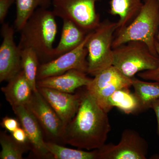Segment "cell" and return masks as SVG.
I'll use <instances>...</instances> for the list:
<instances>
[{
  "label": "cell",
  "instance_id": "obj_2",
  "mask_svg": "<svg viewBox=\"0 0 159 159\" xmlns=\"http://www.w3.org/2000/svg\"><path fill=\"white\" fill-rule=\"evenodd\" d=\"M56 17L53 11L39 8L21 30L19 48L34 50L40 63L54 59L53 44L57 31Z\"/></svg>",
  "mask_w": 159,
  "mask_h": 159
},
{
  "label": "cell",
  "instance_id": "obj_13",
  "mask_svg": "<svg viewBox=\"0 0 159 159\" xmlns=\"http://www.w3.org/2000/svg\"><path fill=\"white\" fill-rule=\"evenodd\" d=\"M38 90L66 126L77 113L81 93H70L47 88Z\"/></svg>",
  "mask_w": 159,
  "mask_h": 159
},
{
  "label": "cell",
  "instance_id": "obj_10",
  "mask_svg": "<svg viewBox=\"0 0 159 159\" xmlns=\"http://www.w3.org/2000/svg\"><path fill=\"white\" fill-rule=\"evenodd\" d=\"M132 86V78L125 77L113 66L103 70L94 76L86 89L93 96L97 103L108 113L107 100L115 91Z\"/></svg>",
  "mask_w": 159,
  "mask_h": 159
},
{
  "label": "cell",
  "instance_id": "obj_19",
  "mask_svg": "<svg viewBox=\"0 0 159 159\" xmlns=\"http://www.w3.org/2000/svg\"><path fill=\"white\" fill-rule=\"evenodd\" d=\"M134 93L140 103L141 111L151 108L152 104L159 98V83L147 82L134 77L132 78Z\"/></svg>",
  "mask_w": 159,
  "mask_h": 159
},
{
  "label": "cell",
  "instance_id": "obj_1",
  "mask_svg": "<svg viewBox=\"0 0 159 159\" xmlns=\"http://www.w3.org/2000/svg\"><path fill=\"white\" fill-rule=\"evenodd\" d=\"M107 114L87 90L81 93L77 113L66 125L64 145L88 151L101 148L111 130Z\"/></svg>",
  "mask_w": 159,
  "mask_h": 159
},
{
  "label": "cell",
  "instance_id": "obj_6",
  "mask_svg": "<svg viewBox=\"0 0 159 159\" xmlns=\"http://www.w3.org/2000/svg\"><path fill=\"white\" fill-rule=\"evenodd\" d=\"M102 0H52V11L56 17L69 19L87 32L100 24L96 4Z\"/></svg>",
  "mask_w": 159,
  "mask_h": 159
},
{
  "label": "cell",
  "instance_id": "obj_17",
  "mask_svg": "<svg viewBox=\"0 0 159 159\" xmlns=\"http://www.w3.org/2000/svg\"><path fill=\"white\" fill-rule=\"evenodd\" d=\"M143 0H110V13L119 17L116 31L128 26L138 14Z\"/></svg>",
  "mask_w": 159,
  "mask_h": 159
},
{
  "label": "cell",
  "instance_id": "obj_26",
  "mask_svg": "<svg viewBox=\"0 0 159 159\" xmlns=\"http://www.w3.org/2000/svg\"><path fill=\"white\" fill-rule=\"evenodd\" d=\"M15 3V0H0V23L4 24L9 8Z\"/></svg>",
  "mask_w": 159,
  "mask_h": 159
},
{
  "label": "cell",
  "instance_id": "obj_28",
  "mask_svg": "<svg viewBox=\"0 0 159 159\" xmlns=\"http://www.w3.org/2000/svg\"><path fill=\"white\" fill-rule=\"evenodd\" d=\"M151 108L153 110L156 116L157 123V134L159 138V98L152 103Z\"/></svg>",
  "mask_w": 159,
  "mask_h": 159
},
{
  "label": "cell",
  "instance_id": "obj_15",
  "mask_svg": "<svg viewBox=\"0 0 159 159\" xmlns=\"http://www.w3.org/2000/svg\"><path fill=\"white\" fill-rule=\"evenodd\" d=\"M1 88L6 100L11 107L26 106L31 100L34 90L22 70Z\"/></svg>",
  "mask_w": 159,
  "mask_h": 159
},
{
  "label": "cell",
  "instance_id": "obj_23",
  "mask_svg": "<svg viewBox=\"0 0 159 159\" xmlns=\"http://www.w3.org/2000/svg\"><path fill=\"white\" fill-rule=\"evenodd\" d=\"M22 71L34 92L38 91L37 74L39 60L34 50L30 48L20 49Z\"/></svg>",
  "mask_w": 159,
  "mask_h": 159
},
{
  "label": "cell",
  "instance_id": "obj_21",
  "mask_svg": "<svg viewBox=\"0 0 159 159\" xmlns=\"http://www.w3.org/2000/svg\"><path fill=\"white\" fill-rule=\"evenodd\" d=\"M0 144L1 159H22L24 153L31 150L29 143H20L4 131L0 133Z\"/></svg>",
  "mask_w": 159,
  "mask_h": 159
},
{
  "label": "cell",
  "instance_id": "obj_24",
  "mask_svg": "<svg viewBox=\"0 0 159 159\" xmlns=\"http://www.w3.org/2000/svg\"><path fill=\"white\" fill-rule=\"evenodd\" d=\"M156 48L159 58L158 65L157 68L152 70L142 71L137 74L139 77L145 80H151L159 83V43L155 42Z\"/></svg>",
  "mask_w": 159,
  "mask_h": 159
},
{
  "label": "cell",
  "instance_id": "obj_7",
  "mask_svg": "<svg viewBox=\"0 0 159 159\" xmlns=\"http://www.w3.org/2000/svg\"><path fill=\"white\" fill-rule=\"evenodd\" d=\"M97 150V159H146L148 145L136 131L127 129L118 144L105 143Z\"/></svg>",
  "mask_w": 159,
  "mask_h": 159
},
{
  "label": "cell",
  "instance_id": "obj_4",
  "mask_svg": "<svg viewBox=\"0 0 159 159\" xmlns=\"http://www.w3.org/2000/svg\"><path fill=\"white\" fill-rule=\"evenodd\" d=\"M118 23L108 19L100 22L98 27L90 32L86 43L88 51L87 74L95 76L112 66V44Z\"/></svg>",
  "mask_w": 159,
  "mask_h": 159
},
{
  "label": "cell",
  "instance_id": "obj_11",
  "mask_svg": "<svg viewBox=\"0 0 159 159\" xmlns=\"http://www.w3.org/2000/svg\"><path fill=\"white\" fill-rule=\"evenodd\" d=\"M14 29L8 23L2 24V41L0 46V82L9 81L22 70L21 50L14 41Z\"/></svg>",
  "mask_w": 159,
  "mask_h": 159
},
{
  "label": "cell",
  "instance_id": "obj_3",
  "mask_svg": "<svg viewBox=\"0 0 159 159\" xmlns=\"http://www.w3.org/2000/svg\"><path fill=\"white\" fill-rule=\"evenodd\" d=\"M159 31V0H143L141 9L133 21L115 33L113 49L131 41H140L145 43L152 53L158 57L155 42Z\"/></svg>",
  "mask_w": 159,
  "mask_h": 159
},
{
  "label": "cell",
  "instance_id": "obj_16",
  "mask_svg": "<svg viewBox=\"0 0 159 159\" xmlns=\"http://www.w3.org/2000/svg\"><path fill=\"white\" fill-rule=\"evenodd\" d=\"M63 25L59 43L54 48V58L78 47L89 32L84 31L69 19H63Z\"/></svg>",
  "mask_w": 159,
  "mask_h": 159
},
{
  "label": "cell",
  "instance_id": "obj_9",
  "mask_svg": "<svg viewBox=\"0 0 159 159\" xmlns=\"http://www.w3.org/2000/svg\"><path fill=\"white\" fill-rule=\"evenodd\" d=\"M90 32L84 41L75 49L48 62L40 64L37 80L61 75L72 70H77L87 74L88 61L87 58L88 51L86 43Z\"/></svg>",
  "mask_w": 159,
  "mask_h": 159
},
{
  "label": "cell",
  "instance_id": "obj_12",
  "mask_svg": "<svg viewBox=\"0 0 159 159\" xmlns=\"http://www.w3.org/2000/svg\"><path fill=\"white\" fill-rule=\"evenodd\" d=\"M21 126L27 133L31 150L39 159H53L46 146L43 133L39 123L26 106L12 107Z\"/></svg>",
  "mask_w": 159,
  "mask_h": 159
},
{
  "label": "cell",
  "instance_id": "obj_18",
  "mask_svg": "<svg viewBox=\"0 0 159 159\" xmlns=\"http://www.w3.org/2000/svg\"><path fill=\"white\" fill-rule=\"evenodd\" d=\"M107 107L110 111L114 107H117L126 114H135L141 112L140 103L134 93L129 88L117 90L109 97Z\"/></svg>",
  "mask_w": 159,
  "mask_h": 159
},
{
  "label": "cell",
  "instance_id": "obj_8",
  "mask_svg": "<svg viewBox=\"0 0 159 159\" xmlns=\"http://www.w3.org/2000/svg\"><path fill=\"white\" fill-rule=\"evenodd\" d=\"M26 106L37 119L47 138L46 142L64 145L66 125L38 90L34 92L31 100Z\"/></svg>",
  "mask_w": 159,
  "mask_h": 159
},
{
  "label": "cell",
  "instance_id": "obj_25",
  "mask_svg": "<svg viewBox=\"0 0 159 159\" xmlns=\"http://www.w3.org/2000/svg\"><path fill=\"white\" fill-rule=\"evenodd\" d=\"M1 126L10 133L20 127L21 124L18 119L6 116L3 118L1 122Z\"/></svg>",
  "mask_w": 159,
  "mask_h": 159
},
{
  "label": "cell",
  "instance_id": "obj_30",
  "mask_svg": "<svg viewBox=\"0 0 159 159\" xmlns=\"http://www.w3.org/2000/svg\"><path fill=\"white\" fill-rule=\"evenodd\" d=\"M156 40L159 43V31L158 32V33L156 37Z\"/></svg>",
  "mask_w": 159,
  "mask_h": 159
},
{
  "label": "cell",
  "instance_id": "obj_29",
  "mask_svg": "<svg viewBox=\"0 0 159 159\" xmlns=\"http://www.w3.org/2000/svg\"><path fill=\"white\" fill-rule=\"evenodd\" d=\"M150 159H159V154H157L153 155V156L151 157Z\"/></svg>",
  "mask_w": 159,
  "mask_h": 159
},
{
  "label": "cell",
  "instance_id": "obj_5",
  "mask_svg": "<svg viewBox=\"0 0 159 159\" xmlns=\"http://www.w3.org/2000/svg\"><path fill=\"white\" fill-rule=\"evenodd\" d=\"M114 67L132 78L142 71L157 68L158 57L154 55L143 42L131 41L113 49Z\"/></svg>",
  "mask_w": 159,
  "mask_h": 159
},
{
  "label": "cell",
  "instance_id": "obj_20",
  "mask_svg": "<svg viewBox=\"0 0 159 159\" xmlns=\"http://www.w3.org/2000/svg\"><path fill=\"white\" fill-rule=\"evenodd\" d=\"M16 15L15 28L20 31L29 18L39 8L48 9L52 0H15Z\"/></svg>",
  "mask_w": 159,
  "mask_h": 159
},
{
  "label": "cell",
  "instance_id": "obj_14",
  "mask_svg": "<svg viewBox=\"0 0 159 159\" xmlns=\"http://www.w3.org/2000/svg\"><path fill=\"white\" fill-rule=\"evenodd\" d=\"M87 74L77 70H70L61 75L37 80V89L47 88L73 93L77 89L86 87L91 82L93 78L88 77Z\"/></svg>",
  "mask_w": 159,
  "mask_h": 159
},
{
  "label": "cell",
  "instance_id": "obj_22",
  "mask_svg": "<svg viewBox=\"0 0 159 159\" xmlns=\"http://www.w3.org/2000/svg\"><path fill=\"white\" fill-rule=\"evenodd\" d=\"M46 146L54 159H97V150L88 151L67 148L54 142H46Z\"/></svg>",
  "mask_w": 159,
  "mask_h": 159
},
{
  "label": "cell",
  "instance_id": "obj_27",
  "mask_svg": "<svg viewBox=\"0 0 159 159\" xmlns=\"http://www.w3.org/2000/svg\"><path fill=\"white\" fill-rule=\"evenodd\" d=\"M11 134L13 138L20 143H29L27 133L21 126Z\"/></svg>",
  "mask_w": 159,
  "mask_h": 159
}]
</instances>
